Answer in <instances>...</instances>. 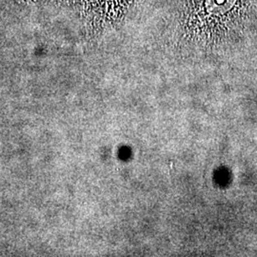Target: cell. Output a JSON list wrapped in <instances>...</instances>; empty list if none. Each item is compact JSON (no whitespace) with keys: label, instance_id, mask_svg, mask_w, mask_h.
Returning <instances> with one entry per match:
<instances>
[{"label":"cell","instance_id":"obj_1","mask_svg":"<svg viewBox=\"0 0 257 257\" xmlns=\"http://www.w3.org/2000/svg\"><path fill=\"white\" fill-rule=\"evenodd\" d=\"M233 0H206V7L211 14H220L230 8Z\"/></svg>","mask_w":257,"mask_h":257}]
</instances>
